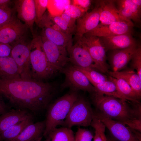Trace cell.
<instances>
[{
	"mask_svg": "<svg viewBox=\"0 0 141 141\" xmlns=\"http://www.w3.org/2000/svg\"><path fill=\"white\" fill-rule=\"evenodd\" d=\"M28 28L14 14L9 21L0 26V42L11 45L25 38Z\"/></svg>",
	"mask_w": 141,
	"mask_h": 141,
	"instance_id": "11",
	"label": "cell"
},
{
	"mask_svg": "<svg viewBox=\"0 0 141 141\" xmlns=\"http://www.w3.org/2000/svg\"><path fill=\"white\" fill-rule=\"evenodd\" d=\"M30 114L27 110L16 109L9 110L0 115V134L23 121Z\"/></svg>",
	"mask_w": 141,
	"mask_h": 141,
	"instance_id": "19",
	"label": "cell"
},
{
	"mask_svg": "<svg viewBox=\"0 0 141 141\" xmlns=\"http://www.w3.org/2000/svg\"><path fill=\"white\" fill-rule=\"evenodd\" d=\"M11 46L9 44L0 42V57L10 56Z\"/></svg>",
	"mask_w": 141,
	"mask_h": 141,
	"instance_id": "39",
	"label": "cell"
},
{
	"mask_svg": "<svg viewBox=\"0 0 141 141\" xmlns=\"http://www.w3.org/2000/svg\"><path fill=\"white\" fill-rule=\"evenodd\" d=\"M42 35L56 45L66 48L67 49L72 45V36L52 28H42Z\"/></svg>",
	"mask_w": 141,
	"mask_h": 141,
	"instance_id": "23",
	"label": "cell"
},
{
	"mask_svg": "<svg viewBox=\"0 0 141 141\" xmlns=\"http://www.w3.org/2000/svg\"><path fill=\"white\" fill-rule=\"evenodd\" d=\"M137 44L122 49L113 50L110 61L113 72L120 71L125 68L136 51Z\"/></svg>",
	"mask_w": 141,
	"mask_h": 141,
	"instance_id": "18",
	"label": "cell"
},
{
	"mask_svg": "<svg viewBox=\"0 0 141 141\" xmlns=\"http://www.w3.org/2000/svg\"><path fill=\"white\" fill-rule=\"evenodd\" d=\"M42 138V137H40V138H39L32 141H41Z\"/></svg>",
	"mask_w": 141,
	"mask_h": 141,
	"instance_id": "44",
	"label": "cell"
},
{
	"mask_svg": "<svg viewBox=\"0 0 141 141\" xmlns=\"http://www.w3.org/2000/svg\"><path fill=\"white\" fill-rule=\"evenodd\" d=\"M100 39L105 51L124 49L137 44L131 33L101 37Z\"/></svg>",
	"mask_w": 141,
	"mask_h": 141,
	"instance_id": "17",
	"label": "cell"
},
{
	"mask_svg": "<svg viewBox=\"0 0 141 141\" xmlns=\"http://www.w3.org/2000/svg\"><path fill=\"white\" fill-rule=\"evenodd\" d=\"M9 110L8 107L5 103L4 99L0 95V115Z\"/></svg>",
	"mask_w": 141,
	"mask_h": 141,
	"instance_id": "41",
	"label": "cell"
},
{
	"mask_svg": "<svg viewBox=\"0 0 141 141\" xmlns=\"http://www.w3.org/2000/svg\"><path fill=\"white\" fill-rule=\"evenodd\" d=\"M91 2L90 0H73L71 1V4L86 13L90 6Z\"/></svg>",
	"mask_w": 141,
	"mask_h": 141,
	"instance_id": "38",
	"label": "cell"
},
{
	"mask_svg": "<svg viewBox=\"0 0 141 141\" xmlns=\"http://www.w3.org/2000/svg\"><path fill=\"white\" fill-rule=\"evenodd\" d=\"M0 78L8 79H21L17 66L10 56L0 57Z\"/></svg>",
	"mask_w": 141,
	"mask_h": 141,
	"instance_id": "24",
	"label": "cell"
},
{
	"mask_svg": "<svg viewBox=\"0 0 141 141\" xmlns=\"http://www.w3.org/2000/svg\"><path fill=\"white\" fill-rule=\"evenodd\" d=\"M45 121L33 122L28 125L16 137L11 141H32L42 137Z\"/></svg>",
	"mask_w": 141,
	"mask_h": 141,
	"instance_id": "21",
	"label": "cell"
},
{
	"mask_svg": "<svg viewBox=\"0 0 141 141\" xmlns=\"http://www.w3.org/2000/svg\"><path fill=\"white\" fill-rule=\"evenodd\" d=\"M90 125L95 130L93 141H108L105 134L106 127L95 114Z\"/></svg>",
	"mask_w": 141,
	"mask_h": 141,
	"instance_id": "31",
	"label": "cell"
},
{
	"mask_svg": "<svg viewBox=\"0 0 141 141\" xmlns=\"http://www.w3.org/2000/svg\"><path fill=\"white\" fill-rule=\"evenodd\" d=\"M56 90L51 82L0 78V95L16 109L35 113L46 108Z\"/></svg>",
	"mask_w": 141,
	"mask_h": 141,
	"instance_id": "1",
	"label": "cell"
},
{
	"mask_svg": "<svg viewBox=\"0 0 141 141\" xmlns=\"http://www.w3.org/2000/svg\"><path fill=\"white\" fill-rule=\"evenodd\" d=\"M109 79L116 85L119 92L131 101L140 103V98L138 96L130 85L124 80L108 76Z\"/></svg>",
	"mask_w": 141,
	"mask_h": 141,
	"instance_id": "26",
	"label": "cell"
},
{
	"mask_svg": "<svg viewBox=\"0 0 141 141\" xmlns=\"http://www.w3.org/2000/svg\"><path fill=\"white\" fill-rule=\"evenodd\" d=\"M133 23L123 21L114 22L108 25L99 24L95 28L86 33L99 37L132 33Z\"/></svg>",
	"mask_w": 141,
	"mask_h": 141,
	"instance_id": "13",
	"label": "cell"
},
{
	"mask_svg": "<svg viewBox=\"0 0 141 141\" xmlns=\"http://www.w3.org/2000/svg\"><path fill=\"white\" fill-rule=\"evenodd\" d=\"M44 141H51L50 139L48 137Z\"/></svg>",
	"mask_w": 141,
	"mask_h": 141,
	"instance_id": "45",
	"label": "cell"
},
{
	"mask_svg": "<svg viewBox=\"0 0 141 141\" xmlns=\"http://www.w3.org/2000/svg\"><path fill=\"white\" fill-rule=\"evenodd\" d=\"M109 76L116 78L123 79L131 87L140 99L141 96V79L134 71L128 70L122 71H108Z\"/></svg>",
	"mask_w": 141,
	"mask_h": 141,
	"instance_id": "22",
	"label": "cell"
},
{
	"mask_svg": "<svg viewBox=\"0 0 141 141\" xmlns=\"http://www.w3.org/2000/svg\"><path fill=\"white\" fill-rule=\"evenodd\" d=\"M14 14L11 8L5 9L0 8V26L9 21Z\"/></svg>",
	"mask_w": 141,
	"mask_h": 141,
	"instance_id": "37",
	"label": "cell"
},
{
	"mask_svg": "<svg viewBox=\"0 0 141 141\" xmlns=\"http://www.w3.org/2000/svg\"><path fill=\"white\" fill-rule=\"evenodd\" d=\"M95 114L116 140L141 141L140 132L118 121Z\"/></svg>",
	"mask_w": 141,
	"mask_h": 141,
	"instance_id": "10",
	"label": "cell"
},
{
	"mask_svg": "<svg viewBox=\"0 0 141 141\" xmlns=\"http://www.w3.org/2000/svg\"><path fill=\"white\" fill-rule=\"evenodd\" d=\"M60 16L70 27L76 31V19L72 18L64 13H63Z\"/></svg>",
	"mask_w": 141,
	"mask_h": 141,
	"instance_id": "40",
	"label": "cell"
},
{
	"mask_svg": "<svg viewBox=\"0 0 141 141\" xmlns=\"http://www.w3.org/2000/svg\"><path fill=\"white\" fill-rule=\"evenodd\" d=\"M93 86L96 89V93L130 101L119 92L114 83L109 79Z\"/></svg>",
	"mask_w": 141,
	"mask_h": 141,
	"instance_id": "27",
	"label": "cell"
},
{
	"mask_svg": "<svg viewBox=\"0 0 141 141\" xmlns=\"http://www.w3.org/2000/svg\"><path fill=\"white\" fill-rule=\"evenodd\" d=\"M12 1L10 0H0V8L5 9L10 8V6Z\"/></svg>",
	"mask_w": 141,
	"mask_h": 141,
	"instance_id": "42",
	"label": "cell"
},
{
	"mask_svg": "<svg viewBox=\"0 0 141 141\" xmlns=\"http://www.w3.org/2000/svg\"><path fill=\"white\" fill-rule=\"evenodd\" d=\"M70 0H48L47 9L51 16H60L64 12L66 7L71 3Z\"/></svg>",
	"mask_w": 141,
	"mask_h": 141,
	"instance_id": "30",
	"label": "cell"
},
{
	"mask_svg": "<svg viewBox=\"0 0 141 141\" xmlns=\"http://www.w3.org/2000/svg\"><path fill=\"white\" fill-rule=\"evenodd\" d=\"M115 2L118 5L117 8L122 17L129 20H132L135 22H140L141 6L135 4L132 0H116Z\"/></svg>",
	"mask_w": 141,
	"mask_h": 141,
	"instance_id": "20",
	"label": "cell"
},
{
	"mask_svg": "<svg viewBox=\"0 0 141 141\" xmlns=\"http://www.w3.org/2000/svg\"><path fill=\"white\" fill-rule=\"evenodd\" d=\"M73 66L83 73L93 85L109 80L108 76L93 68Z\"/></svg>",
	"mask_w": 141,
	"mask_h": 141,
	"instance_id": "29",
	"label": "cell"
},
{
	"mask_svg": "<svg viewBox=\"0 0 141 141\" xmlns=\"http://www.w3.org/2000/svg\"><path fill=\"white\" fill-rule=\"evenodd\" d=\"M64 13L76 20L81 17L86 13L71 3L66 7Z\"/></svg>",
	"mask_w": 141,
	"mask_h": 141,
	"instance_id": "34",
	"label": "cell"
},
{
	"mask_svg": "<svg viewBox=\"0 0 141 141\" xmlns=\"http://www.w3.org/2000/svg\"><path fill=\"white\" fill-rule=\"evenodd\" d=\"M100 10L98 3L90 12L86 13L77 20L75 34L76 41L84 34L95 28L99 24L100 21Z\"/></svg>",
	"mask_w": 141,
	"mask_h": 141,
	"instance_id": "14",
	"label": "cell"
},
{
	"mask_svg": "<svg viewBox=\"0 0 141 141\" xmlns=\"http://www.w3.org/2000/svg\"><path fill=\"white\" fill-rule=\"evenodd\" d=\"M50 16L52 19L64 32L72 36L75 34V30L70 27L60 15Z\"/></svg>",
	"mask_w": 141,
	"mask_h": 141,
	"instance_id": "33",
	"label": "cell"
},
{
	"mask_svg": "<svg viewBox=\"0 0 141 141\" xmlns=\"http://www.w3.org/2000/svg\"><path fill=\"white\" fill-rule=\"evenodd\" d=\"M14 1L17 18L23 21L28 28L33 31L35 18L34 0H16Z\"/></svg>",
	"mask_w": 141,
	"mask_h": 141,
	"instance_id": "16",
	"label": "cell"
},
{
	"mask_svg": "<svg viewBox=\"0 0 141 141\" xmlns=\"http://www.w3.org/2000/svg\"><path fill=\"white\" fill-rule=\"evenodd\" d=\"M77 40L83 44L88 50L94 61L96 70L107 73L109 67L106 62V51L100 38L85 34Z\"/></svg>",
	"mask_w": 141,
	"mask_h": 141,
	"instance_id": "8",
	"label": "cell"
},
{
	"mask_svg": "<svg viewBox=\"0 0 141 141\" xmlns=\"http://www.w3.org/2000/svg\"><path fill=\"white\" fill-rule=\"evenodd\" d=\"M30 62L32 79L44 81L50 78L56 73L48 61L40 36L34 37L31 42Z\"/></svg>",
	"mask_w": 141,
	"mask_h": 141,
	"instance_id": "4",
	"label": "cell"
},
{
	"mask_svg": "<svg viewBox=\"0 0 141 141\" xmlns=\"http://www.w3.org/2000/svg\"><path fill=\"white\" fill-rule=\"evenodd\" d=\"M115 0L98 1L100 10V24L108 25L114 22L123 21L132 23L131 20L122 17L116 7Z\"/></svg>",
	"mask_w": 141,
	"mask_h": 141,
	"instance_id": "15",
	"label": "cell"
},
{
	"mask_svg": "<svg viewBox=\"0 0 141 141\" xmlns=\"http://www.w3.org/2000/svg\"><path fill=\"white\" fill-rule=\"evenodd\" d=\"M25 38L11 45L10 56L15 62L21 78L32 80L30 62V43L25 41Z\"/></svg>",
	"mask_w": 141,
	"mask_h": 141,
	"instance_id": "6",
	"label": "cell"
},
{
	"mask_svg": "<svg viewBox=\"0 0 141 141\" xmlns=\"http://www.w3.org/2000/svg\"><path fill=\"white\" fill-rule=\"evenodd\" d=\"M92 99L97 114L127 125L132 120L141 119L140 103L114 97L93 93Z\"/></svg>",
	"mask_w": 141,
	"mask_h": 141,
	"instance_id": "2",
	"label": "cell"
},
{
	"mask_svg": "<svg viewBox=\"0 0 141 141\" xmlns=\"http://www.w3.org/2000/svg\"><path fill=\"white\" fill-rule=\"evenodd\" d=\"M79 96L77 91H72L58 98L49 107L43 134L47 136L56 127L63 123L72 105Z\"/></svg>",
	"mask_w": 141,
	"mask_h": 141,
	"instance_id": "3",
	"label": "cell"
},
{
	"mask_svg": "<svg viewBox=\"0 0 141 141\" xmlns=\"http://www.w3.org/2000/svg\"><path fill=\"white\" fill-rule=\"evenodd\" d=\"M30 114L23 121L12 126L0 134V141H11L16 137L29 124L32 122Z\"/></svg>",
	"mask_w": 141,
	"mask_h": 141,
	"instance_id": "25",
	"label": "cell"
},
{
	"mask_svg": "<svg viewBox=\"0 0 141 141\" xmlns=\"http://www.w3.org/2000/svg\"><path fill=\"white\" fill-rule=\"evenodd\" d=\"M60 72L65 75L64 80L61 85L62 89L69 88L72 91L81 90L92 93L96 92L85 75L71 64H68Z\"/></svg>",
	"mask_w": 141,
	"mask_h": 141,
	"instance_id": "7",
	"label": "cell"
},
{
	"mask_svg": "<svg viewBox=\"0 0 141 141\" xmlns=\"http://www.w3.org/2000/svg\"><path fill=\"white\" fill-rule=\"evenodd\" d=\"M47 136L51 141H75L73 131L70 128L68 127L55 128Z\"/></svg>",
	"mask_w": 141,
	"mask_h": 141,
	"instance_id": "28",
	"label": "cell"
},
{
	"mask_svg": "<svg viewBox=\"0 0 141 141\" xmlns=\"http://www.w3.org/2000/svg\"><path fill=\"white\" fill-rule=\"evenodd\" d=\"M67 50L69 62L73 66L96 70L94 63L88 50L79 41H77L74 44Z\"/></svg>",
	"mask_w": 141,
	"mask_h": 141,
	"instance_id": "12",
	"label": "cell"
},
{
	"mask_svg": "<svg viewBox=\"0 0 141 141\" xmlns=\"http://www.w3.org/2000/svg\"><path fill=\"white\" fill-rule=\"evenodd\" d=\"M93 137L88 130L79 128L75 136V141H92Z\"/></svg>",
	"mask_w": 141,
	"mask_h": 141,
	"instance_id": "36",
	"label": "cell"
},
{
	"mask_svg": "<svg viewBox=\"0 0 141 141\" xmlns=\"http://www.w3.org/2000/svg\"><path fill=\"white\" fill-rule=\"evenodd\" d=\"M43 48L50 66L56 73L61 70L69 62L66 48L58 46L40 36Z\"/></svg>",
	"mask_w": 141,
	"mask_h": 141,
	"instance_id": "9",
	"label": "cell"
},
{
	"mask_svg": "<svg viewBox=\"0 0 141 141\" xmlns=\"http://www.w3.org/2000/svg\"><path fill=\"white\" fill-rule=\"evenodd\" d=\"M107 139L108 141H117L112 137H109Z\"/></svg>",
	"mask_w": 141,
	"mask_h": 141,
	"instance_id": "43",
	"label": "cell"
},
{
	"mask_svg": "<svg viewBox=\"0 0 141 141\" xmlns=\"http://www.w3.org/2000/svg\"><path fill=\"white\" fill-rule=\"evenodd\" d=\"M35 7V22L38 25L47 8L48 0H34Z\"/></svg>",
	"mask_w": 141,
	"mask_h": 141,
	"instance_id": "32",
	"label": "cell"
},
{
	"mask_svg": "<svg viewBox=\"0 0 141 141\" xmlns=\"http://www.w3.org/2000/svg\"><path fill=\"white\" fill-rule=\"evenodd\" d=\"M95 114L89 102L79 96L72 105L63 125L70 128L74 126L86 127L90 125Z\"/></svg>",
	"mask_w": 141,
	"mask_h": 141,
	"instance_id": "5",
	"label": "cell"
},
{
	"mask_svg": "<svg viewBox=\"0 0 141 141\" xmlns=\"http://www.w3.org/2000/svg\"><path fill=\"white\" fill-rule=\"evenodd\" d=\"M132 68L137 71V73L141 79V47L138 45L137 50L131 60Z\"/></svg>",
	"mask_w": 141,
	"mask_h": 141,
	"instance_id": "35",
	"label": "cell"
}]
</instances>
